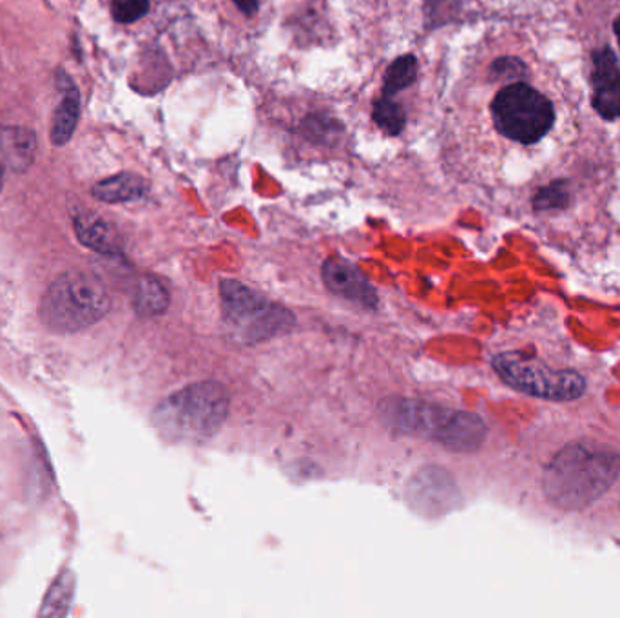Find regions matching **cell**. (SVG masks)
Masks as SVG:
<instances>
[{
    "label": "cell",
    "instance_id": "1",
    "mask_svg": "<svg viewBox=\"0 0 620 618\" xmlns=\"http://www.w3.org/2000/svg\"><path fill=\"white\" fill-rule=\"evenodd\" d=\"M620 475V454L599 446L570 445L544 470V495L559 510H582L610 490Z\"/></svg>",
    "mask_w": 620,
    "mask_h": 618
},
{
    "label": "cell",
    "instance_id": "2",
    "mask_svg": "<svg viewBox=\"0 0 620 618\" xmlns=\"http://www.w3.org/2000/svg\"><path fill=\"white\" fill-rule=\"evenodd\" d=\"M381 417L401 434L430 439L461 454L479 450L486 439L485 421L465 410L410 399H387L381 403Z\"/></svg>",
    "mask_w": 620,
    "mask_h": 618
},
{
    "label": "cell",
    "instance_id": "3",
    "mask_svg": "<svg viewBox=\"0 0 620 618\" xmlns=\"http://www.w3.org/2000/svg\"><path fill=\"white\" fill-rule=\"evenodd\" d=\"M229 392L216 381H202L176 390L153 412V425L167 441L204 443L229 416Z\"/></svg>",
    "mask_w": 620,
    "mask_h": 618
},
{
    "label": "cell",
    "instance_id": "4",
    "mask_svg": "<svg viewBox=\"0 0 620 618\" xmlns=\"http://www.w3.org/2000/svg\"><path fill=\"white\" fill-rule=\"evenodd\" d=\"M111 296L106 283L91 272H68L51 283L40 301V321L55 332L88 329L107 316Z\"/></svg>",
    "mask_w": 620,
    "mask_h": 618
},
{
    "label": "cell",
    "instance_id": "5",
    "mask_svg": "<svg viewBox=\"0 0 620 618\" xmlns=\"http://www.w3.org/2000/svg\"><path fill=\"white\" fill-rule=\"evenodd\" d=\"M220 296L223 319L234 338L242 343H260L294 327V316L289 310L263 298L242 281L223 280Z\"/></svg>",
    "mask_w": 620,
    "mask_h": 618
},
{
    "label": "cell",
    "instance_id": "6",
    "mask_svg": "<svg viewBox=\"0 0 620 618\" xmlns=\"http://www.w3.org/2000/svg\"><path fill=\"white\" fill-rule=\"evenodd\" d=\"M492 116L501 135L521 144H535L552 129L555 111L543 93L517 82L495 95Z\"/></svg>",
    "mask_w": 620,
    "mask_h": 618
},
{
    "label": "cell",
    "instance_id": "7",
    "mask_svg": "<svg viewBox=\"0 0 620 618\" xmlns=\"http://www.w3.org/2000/svg\"><path fill=\"white\" fill-rule=\"evenodd\" d=\"M494 370L515 390L550 401H573L586 390L584 377L575 370H555L523 352L495 356Z\"/></svg>",
    "mask_w": 620,
    "mask_h": 618
},
{
    "label": "cell",
    "instance_id": "8",
    "mask_svg": "<svg viewBox=\"0 0 620 618\" xmlns=\"http://www.w3.org/2000/svg\"><path fill=\"white\" fill-rule=\"evenodd\" d=\"M321 278L327 289L361 309L378 307V292L361 272L343 258H329L323 263Z\"/></svg>",
    "mask_w": 620,
    "mask_h": 618
},
{
    "label": "cell",
    "instance_id": "9",
    "mask_svg": "<svg viewBox=\"0 0 620 618\" xmlns=\"http://www.w3.org/2000/svg\"><path fill=\"white\" fill-rule=\"evenodd\" d=\"M591 82V102L595 111L606 120L620 118V66L610 48L595 53Z\"/></svg>",
    "mask_w": 620,
    "mask_h": 618
},
{
    "label": "cell",
    "instance_id": "10",
    "mask_svg": "<svg viewBox=\"0 0 620 618\" xmlns=\"http://www.w3.org/2000/svg\"><path fill=\"white\" fill-rule=\"evenodd\" d=\"M57 86L60 89L59 104L55 107V113L51 118V129H49V138L51 144L55 147H62L68 144L69 140L75 135V129L78 126V118H80V91L75 86V82L60 71L55 77Z\"/></svg>",
    "mask_w": 620,
    "mask_h": 618
},
{
    "label": "cell",
    "instance_id": "11",
    "mask_svg": "<svg viewBox=\"0 0 620 618\" xmlns=\"http://www.w3.org/2000/svg\"><path fill=\"white\" fill-rule=\"evenodd\" d=\"M73 227L77 234L78 242L91 251L104 254V256H120L122 254V242L111 223L106 222L102 216L95 213L75 214Z\"/></svg>",
    "mask_w": 620,
    "mask_h": 618
},
{
    "label": "cell",
    "instance_id": "12",
    "mask_svg": "<svg viewBox=\"0 0 620 618\" xmlns=\"http://www.w3.org/2000/svg\"><path fill=\"white\" fill-rule=\"evenodd\" d=\"M37 153V138L24 127H0V162L15 171H26Z\"/></svg>",
    "mask_w": 620,
    "mask_h": 618
},
{
    "label": "cell",
    "instance_id": "13",
    "mask_svg": "<svg viewBox=\"0 0 620 618\" xmlns=\"http://www.w3.org/2000/svg\"><path fill=\"white\" fill-rule=\"evenodd\" d=\"M93 196L98 202L127 203L136 202L146 196L147 182L135 173H118L93 185Z\"/></svg>",
    "mask_w": 620,
    "mask_h": 618
},
{
    "label": "cell",
    "instance_id": "14",
    "mask_svg": "<svg viewBox=\"0 0 620 618\" xmlns=\"http://www.w3.org/2000/svg\"><path fill=\"white\" fill-rule=\"evenodd\" d=\"M171 294L164 280L153 274H144L136 281L135 296H133V309L142 318H155L162 316L169 309Z\"/></svg>",
    "mask_w": 620,
    "mask_h": 618
},
{
    "label": "cell",
    "instance_id": "15",
    "mask_svg": "<svg viewBox=\"0 0 620 618\" xmlns=\"http://www.w3.org/2000/svg\"><path fill=\"white\" fill-rule=\"evenodd\" d=\"M75 595V575L71 571H64L59 579L49 588L44 604L40 608V617H66Z\"/></svg>",
    "mask_w": 620,
    "mask_h": 618
},
{
    "label": "cell",
    "instance_id": "16",
    "mask_svg": "<svg viewBox=\"0 0 620 618\" xmlns=\"http://www.w3.org/2000/svg\"><path fill=\"white\" fill-rule=\"evenodd\" d=\"M417 78V58L414 55H403L396 58L388 66L385 78H383V95L392 97L398 91H403L412 86Z\"/></svg>",
    "mask_w": 620,
    "mask_h": 618
},
{
    "label": "cell",
    "instance_id": "17",
    "mask_svg": "<svg viewBox=\"0 0 620 618\" xmlns=\"http://www.w3.org/2000/svg\"><path fill=\"white\" fill-rule=\"evenodd\" d=\"M372 118L387 135L396 136L403 131L407 124L405 109L394 102L390 97H383L376 100L372 109Z\"/></svg>",
    "mask_w": 620,
    "mask_h": 618
},
{
    "label": "cell",
    "instance_id": "18",
    "mask_svg": "<svg viewBox=\"0 0 620 618\" xmlns=\"http://www.w3.org/2000/svg\"><path fill=\"white\" fill-rule=\"evenodd\" d=\"M570 203V191L564 182H553L546 185L533 198V207L537 211H552V209H564Z\"/></svg>",
    "mask_w": 620,
    "mask_h": 618
},
{
    "label": "cell",
    "instance_id": "19",
    "mask_svg": "<svg viewBox=\"0 0 620 618\" xmlns=\"http://www.w3.org/2000/svg\"><path fill=\"white\" fill-rule=\"evenodd\" d=\"M149 11V0H113L111 15L118 24H133L136 20L146 17Z\"/></svg>",
    "mask_w": 620,
    "mask_h": 618
},
{
    "label": "cell",
    "instance_id": "20",
    "mask_svg": "<svg viewBox=\"0 0 620 618\" xmlns=\"http://www.w3.org/2000/svg\"><path fill=\"white\" fill-rule=\"evenodd\" d=\"M524 71L526 68H524L523 62L517 58H499L492 66V73L499 78L519 77Z\"/></svg>",
    "mask_w": 620,
    "mask_h": 618
},
{
    "label": "cell",
    "instance_id": "21",
    "mask_svg": "<svg viewBox=\"0 0 620 618\" xmlns=\"http://www.w3.org/2000/svg\"><path fill=\"white\" fill-rule=\"evenodd\" d=\"M234 4H236V8L242 11L243 15H256L258 13V0H234Z\"/></svg>",
    "mask_w": 620,
    "mask_h": 618
},
{
    "label": "cell",
    "instance_id": "22",
    "mask_svg": "<svg viewBox=\"0 0 620 618\" xmlns=\"http://www.w3.org/2000/svg\"><path fill=\"white\" fill-rule=\"evenodd\" d=\"M613 28H615V35H617V40H619L620 44V17L615 20V24H613Z\"/></svg>",
    "mask_w": 620,
    "mask_h": 618
},
{
    "label": "cell",
    "instance_id": "23",
    "mask_svg": "<svg viewBox=\"0 0 620 618\" xmlns=\"http://www.w3.org/2000/svg\"><path fill=\"white\" fill-rule=\"evenodd\" d=\"M2 182H4V164L0 162V189H2Z\"/></svg>",
    "mask_w": 620,
    "mask_h": 618
}]
</instances>
